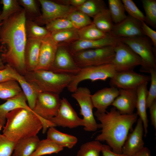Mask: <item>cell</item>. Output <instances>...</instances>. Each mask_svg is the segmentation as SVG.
<instances>
[{
  "label": "cell",
  "mask_w": 156,
  "mask_h": 156,
  "mask_svg": "<svg viewBox=\"0 0 156 156\" xmlns=\"http://www.w3.org/2000/svg\"><path fill=\"white\" fill-rule=\"evenodd\" d=\"M116 72L111 63L81 68L68 87V90L73 93L78 88L79 83L86 80L92 82L97 80L105 81L108 78L112 77Z\"/></svg>",
  "instance_id": "8"
},
{
  "label": "cell",
  "mask_w": 156,
  "mask_h": 156,
  "mask_svg": "<svg viewBox=\"0 0 156 156\" xmlns=\"http://www.w3.org/2000/svg\"><path fill=\"white\" fill-rule=\"evenodd\" d=\"M114 55V46L83 50L72 55L75 63L81 68L111 63Z\"/></svg>",
  "instance_id": "7"
},
{
  "label": "cell",
  "mask_w": 156,
  "mask_h": 156,
  "mask_svg": "<svg viewBox=\"0 0 156 156\" xmlns=\"http://www.w3.org/2000/svg\"><path fill=\"white\" fill-rule=\"evenodd\" d=\"M101 152L103 156H128L123 153L118 154L112 151L107 145L103 144Z\"/></svg>",
  "instance_id": "47"
},
{
  "label": "cell",
  "mask_w": 156,
  "mask_h": 156,
  "mask_svg": "<svg viewBox=\"0 0 156 156\" xmlns=\"http://www.w3.org/2000/svg\"><path fill=\"white\" fill-rule=\"evenodd\" d=\"M86 0H58L55 1L59 3L77 8L82 5Z\"/></svg>",
  "instance_id": "46"
},
{
  "label": "cell",
  "mask_w": 156,
  "mask_h": 156,
  "mask_svg": "<svg viewBox=\"0 0 156 156\" xmlns=\"http://www.w3.org/2000/svg\"><path fill=\"white\" fill-rule=\"evenodd\" d=\"M145 13L146 23L154 28L156 27V0H141Z\"/></svg>",
  "instance_id": "39"
},
{
  "label": "cell",
  "mask_w": 156,
  "mask_h": 156,
  "mask_svg": "<svg viewBox=\"0 0 156 156\" xmlns=\"http://www.w3.org/2000/svg\"><path fill=\"white\" fill-rule=\"evenodd\" d=\"M11 71L13 78L18 83L26 98L28 106L32 110L35 105L38 93L23 75L11 67Z\"/></svg>",
  "instance_id": "25"
},
{
  "label": "cell",
  "mask_w": 156,
  "mask_h": 156,
  "mask_svg": "<svg viewBox=\"0 0 156 156\" xmlns=\"http://www.w3.org/2000/svg\"><path fill=\"white\" fill-rule=\"evenodd\" d=\"M2 23L3 22L0 23V29ZM5 67V65L3 63L1 60L0 53V70L4 69Z\"/></svg>",
  "instance_id": "50"
},
{
  "label": "cell",
  "mask_w": 156,
  "mask_h": 156,
  "mask_svg": "<svg viewBox=\"0 0 156 156\" xmlns=\"http://www.w3.org/2000/svg\"><path fill=\"white\" fill-rule=\"evenodd\" d=\"M119 94L118 89L112 86L97 91L91 95L94 108L97 112H106L108 107L111 105Z\"/></svg>",
  "instance_id": "19"
},
{
  "label": "cell",
  "mask_w": 156,
  "mask_h": 156,
  "mask_svg": "<svg viewBox=\"0 0 156 156\" xmlns=\"http://www.w3.org/2000/svg\"><path fill=\"white\" fill-rule=\"evenodd\" d=\"M142 22L129 15L120 22L114 24L109 34L111 36L118 39L145 36L141 27Z\"/></svg>",
  "instance_id": "15"
},
{
  "label": "cell",
  "mask_w": 156,
  "mask_h": 156,
  "mask_svg": "<svg viewBox=\"0 0 156 156\" xmlns=\"http://www.w3.org/2000/svg\"><path fill=\"white\" fill-rule=\"evenodd\" d=\"M81 69L75 63L67 46L58 45L54 60L49 70L57 73L75 75Z\"/></svg>",
  "instance_id": "13"
},
{
  "label": "cell",
  "mask_w": 156,
  "mask_h": 156,
  "mask_svg": "<svg viewBox=\"0 0 156 156\" xmlns=\"http://www.w3.org/2000/svg\"><path fill=\"white\" fill-rule=\"evenodd\" d=\"M47 138L61 147H66L68 148L73 147L78 141L76 137L62 132L57 130L54 127L49 128Z\"/></svg>",
  "instance_id": "24"
},
{
  "label": "cell",
  "mask_w": 156,
  "mask_h": 156,
  "mask_svg": "<svg viewBox=\"0 0 156 156\" xmlns=\"http://www.w3.org/2000/svg\"><path fill=\"white\" fill-rule=\"evenodd\" d=\"M60 95L49 92L38 93L34 107L32 110L42 123V133L54 127L49 121L56 115L61 104Z\"/></svg>",
  "instance_id": "5"
},
{
  "label": "cell",
  "mask_w": 156,
  "mask_h": 156,
  "mask_svg": "<svg viewBox=\"0 0 156 156\" xmlns=\"http://www.w3.org/2000/svg\"><path fill=\"white\" fill-rule=\"evenodd\" d=\"M58 46L50 35L42 40L38 62L36 70H49L54 60Z\"/></svg>",
  "instance_id": "18"
},
{
  "label": "cell",
  "mask_w": 156,
  "mask_h": 156,
  "mask_svg": "<svg viewBox=\"0 0 156 156\" xmlns=\"http://www.w3.org/2000/svg\"><path fill=\"white\" fill-rule=\"evenodd\" d=\"M40 141L37 135L18 141L16 142L12 156H31Z\"/></svg>",
  "instance_id": "26"
},
{
  "label": "cell",
  "mask_w": 156,
  "mask_h": 156,
  "mask_svg": "<svg viewBox=\"0 0 156 156\" xmlns=\"http://www.w3.org/2000/svg\"><path fill=\"white\" fill-rule=\"evenodd\" d=\"M93 18L92 23L100 30L106 34L110 32L114 24L108 8L101 11Z\"/></svg>",
  "instance_id": "28"
},
{
  "label": "cell",
  "mask_w": 156,
  "mask_h": 156,
  "mask_svg": "<svg viewBox=\"0 0 156 156\" xmlns=\"http://www.w3.org/2000/svg\"><path fill=\"white\" fill-rule=\"evenodd\" d=\"M141 27L144 36H146L151 40L153 47L156 48V31L149 27L144 22H142Z\"/></svg>",
  "instance_id": "44"
},
{
  "label": "cell",
  "mask_w": 156,
  "mask_h": 156,
  "mask_svg": "<svg viewBox=\"0 0 156 156\" xmlns=\"http://www.w3.org/2000/svg\"><path fill=\"white\" fill-rule=\"evenodd\" d=\"M41 7V14L34 21L40 26L46 25L55 19L66 18L76 8L62 4L55 1L49 0H38Z\"/></svg>",
  "instance_id": "11"
},
{
  "label": "cell",
  "mask_w": 156,
  "mask_h": 156,
  "mask_svg": "<svg viewBox=\"0 0 156 156\" xmlns=\"http://www.w3.org/2000/svg\"><path fill=\"white\" fill-rule=\"evenodd\" d=\"M3 5L0 14V23L3 22L13 14L21 11L23 9L17 0H1Z\"/></svg>",
  "instance_id": "36"
},
{
  "label": "cell",
  "mask_w": 156,
  "mask_h": 156,
  "mask_svg": "<svg viewBox=\"0 0 156 156\" xmlns=\"http://www.w3.org/2000/svg\"><path fill=\"white\" fill-rule=\"evenodd\" d=\"M125 11L132 18L140 21H145V17L132 0H122Z\"/></svg>",
  "instance_id": "41"
},
{
  "label": "cell",
  "mask_w": 156,
  "mask_h": 156,
  "mask_svg": "<svg viewBox=\"0 0 156 156\" xmlns=\"http://www.w3.org/2000/svg\"><path fill=\"white\" fill-rule=\"evenodd\" d=\"M79 39L86 40H98L107 36L106 34L98 29L93 23L77 29Z\"/></svg>",
  "instance_id": "33"
},
{
  "label": "cell",
  "mask_w": 156,
  "mask_h": 156,
  "mask_svg": "<svg viewBox=\"0 0 156 156\" xmlns=\"http://www.w3.org/2000/svg\"><path fill=\"white\" fill-rule=\"evenodd\" d=\"M1 11L0 10V14H1Z\"/></svg>",
  "instance_id": "52"
},
{
  "label": "cell",
  "mask_w": 156,
  "mask_h": 156,
  "mask_svg": "<svg viewBox=\"0 0 156 156\" xmlns=\"http://www.w3.org/2000/svg\"><path fill=\"white\" fill-rule=\"evenodd\" d=\"M19 4L25 11L26 19L34 21L40 16L41 13L37 1L35 0H18Z\"/></svg>",
  "instance_id": "38"
},
{
  "label": "cell",
  "mask_w": 156,
  "mask_h": 156,
  "mask_svg": "<svg viewBox=\"0 0 156 156\" xmlns=\"http://www.w3.org/2000/svg\"><path fill=\"white\" fill-rule=\"evenodd\" d=\"M108 9L112 21L115 24L118 23L127 17L123 3L121 0H108Z\"/></svg>",
  "instance_id": "34"
},
{
  "label": "cell",
  "mask_w": 156,
  "mask_h": 156,
  "mask_svg": "<svg viewBox=\"0 0 156 156\" xmlns=\"http://www.w3.org/2000/svg\"><path fill=\"white\" fill-rule=\"evenodd\" d=\"M45 25V28L51 33L64 29L75 28L72 23L66 18L55 19Z\"/></svg>",
  "instance_id": "40"
},
{
  "label": "cell",
  "mask_w": 156,
  "mask_h": 156,
  "mask_svg": "<svg viewBox=\"0 0 156 156\" xmlns=\"http://www.w3.org/2000/svg\"><path fill=\"white\" fill-rule=\"evenodd\" d=\"M91 95L90 90L86 87H78L71 94L80 106V114L82 116L84 123L83 129L89 132L95 131L99 128V124L96 121L93 112L94 107Z\"/></svg>",
  "instance_id": "9"
},
{
  "label": "cell",
  "mask_w": 156,
  "mask_h": 156,
  "mask_svg": "<svg viewBox=\"0 0 156 156\" xmlns=\"http://www.w3.org/2000/svg\"><path fill=\"white\" fill-rule=\"evenodd\" d=\"M151 85L146 99V107L149 108L153 103L156 101V69H151Z\"/></svg>",
  "instance_id": "42"
},
{
  "label": "cell",
  "mask_w": 156,
  "mask_h": 156,
  "mask_svg": "<svg viewBox=\"0 0 156 156\" xmlns=\"http://www.w3.org/2000/svg\"><path fill=\"white\" fill-rule=\"evenodd\" d=\"M12 80L14 79L12 74L11 67L5 65V68L0 70V83Z\"/></svg>",
  "instance_id": "45"
},
{
  "label": "cell",
  "mask_w": 156,
  "mask_h": 156,
  "mask_svg": "<svg viewBox=\"0 0 156 156\" xmlns=\"http://www.w3.org/2000/svg\"><path fill=\"white\" fill-rule=\"evenodd\" d=\"M27 102L26 98L22 92L16 96L6 100L5 102L0 105V125L4 127L6 122V115L12 111L21 107L30 109Z\"/></svg>",
  "instance_id": "23"
},
{
  "label": "cell",
  "mask_w": 156,
  "mask_h": 156,
  "mask_svg": "<svg viewBox=\"0 0 156 156\" xmlns=\"http://www.w3.org/2000/svg\"><path fill=\"white\" fill-rule=\"evenodd\" d=\"M23 92L18 83L14 80L0 83V99L7 100Z\"/></svg>",
  "instance_id": "31"
},
{
  "label": "cell",
  "mask_w": 156,
  "mask_h": 156,
  "mask_svg": "<svg viewBox=\"0 0 156 156\" xmlns=\"http://www.w3.org/2000/svg\"><path fill=\"white\" fill-rule=\"evenodd\" d=\"M49 121L54 127L58 126L73 128L84 125L83 119L78 116L67 99L64 97L61 99V104L56 115Z\"/></svg>",
  "instance_id": "12"
},
{
  "label": "cell",
  "mask_w": 156,
  "mask_h": 156,
  "mask_svg": "<svg viewBox=\"0 0 156 156\" xmlns=\"http://www.w3.org/2000/svg\"><path fill=\"white\" fill-rule=\"evenodd\" d=\"M6 118L2 134L15 142L36 135L42 128L39 117L30 109L16 108L8 113Z\"/></svg>",
  "instance_id": "3"
},
{
  "label": "cell",
  "mask_w": 156,
  "mask_h": 156,
  "mask_svg": "<svg viewBox=\"0 0 156 156\" xmlns=\"http://www.w3.org/2000/svg\"><path fill=\"white\" fill-rule=\"evenodd\" d=\"M103 144L100 141L94 140L82 144L76 156H100Z\"/></svg>",
  "instance_id": "35"
},
{
  "label": "cell",
  "mask_w": 156,
  "mask_h": 156,
  "mask_svg": "<svg viewBox=\"0 0 156 156\" xmlns=\"http://www.w3.org/2000/svg\"><path fill=\"white\" fill-rule=\"evenodd\" d=\"M50 36L58 45L67 46L79 40L77 29H68L51 33Z\"/></svg>",
  "instance_id": "27"
},
{
  "label": "cell",
  "mask_w": 156,
  "mask_h": 156,
  "mask_svg": "<svg viewBox=\"0 0 156 156\" xmlns=\"http://www.w3.org/2000/svg\"><path fill=\"white\" fill-rule=\"evenodd\" d=\"M107 8L106 4L103 0H86L82 5L76 8L77 10L92 18Z\"/></svg>",
  "instance_id": "29"
},
{
  "label": "cell",
  "mask_w": 156,
  "mask_h": 156,
  "mask_svg": "<svg viewBox=\"0 0 156 156\" xmlns=\"http://www.w3.org/2000/svg\"><path fill=\"white\" fill-rule=\"evenodd\" d=\"M133 156H151V152L147 148L144 147Z\"/></svg>",
  "instance_id": "49"
},
{
  "label": "cell",
  "mask_w": 156,
  "mask_h": 156,
  "mask_svg": "<svg viewBox=\"0 0 156 156\" xmlns=\"http://www.w3.org/2000/svg\"><path fill=\"white\" fill-rule=\"evenodd\" d=\"M2 127H3L2 126L0 125V131L1 130Z\"/></svg>",
  "instance_id": "51"
},
{
  "label": "cell",
  "mask_w": 156,
  "mask_h": 156,
  "mask_svg": "<svg viewBox=\"0 0 156 156\" xmlns=\"http://www.w3.org/2000/svg\"><path fill=\"white\" fill-rule=\"evenodd\" d=\"M149 112L151 124L155 130L156 129V101H154L150 107Z\"/></svg>",
  "instance_id": "48"
},
{
  "label": "cell",
  "mask_w": 156,
  "mask_h": 156,
  "mask_svg": "<svg viewBox=\"0 0 156 156\" xmlns=\"http://www.w3.org/2000/svg\"><path fill=\"white\" fill-rule=\"evenodd\" d=\"M42 40L27 38L26 43L24 58L26 72L36 70L39 56Z\"/></svg>",
  "instance_id": "21"
},
{
  "label": "cell",
  "mask_w": 156,
  "mask_h": 156,
  "mask_svg": "<svg viewBox=\"0 0 156 156\" xmlns=\"http://www.w3.org/2000/svg\"><path fill=\"white\" fill-rule=\"evenodd\" d=\"M23 9L3 21L0 29V53L3 63L23 75L26 72L24 53L27 40Z\"/></svg>",
  "instance_id": "1"
},
{
  "label": "cell",
  "mask_w": 156,
  "mask_h": 156,
  "mask_svg": "<svg viewBox=\"0 0 156 156\" xmlns=\"http://www.w3.org/2000/svg\"><path fill=\"white\" fill-rule=\"evenodd\" d=\"M150 77L139 74L133 70L116 72L110 78L111 86L118 89H137L145 82H148Z\"/></svg>",
  "instance_id": "14"
},
{
  "label": "cell",
  "mask_w": 156,
  "mask_h": 156,
  "mask_svg": "<svg viewBox=\"0 0 156 156\" xmlns=\"http://www.w3.org/2000/svg\"><path fill=\"white\" fill-rule=\"evenodd\" d=\"M118 89L119 95L111 105L121 114H133L136 106L137 89Z\"/></svg>",
  "instance_id": "17"
},
{
  "label": "cell",
  "mask_w": 156,
  "mask_h": 156,
  "mask_svg": "<svg viewBox=\"0 0 156 156\" xmlns=\"http://www.w3.org/2000/svg\"><path fill=\"white\" fill-rule=\"evenodd\" d=\"M118 40L109 34L105 37L98 40H86L79 39L67 45L72 55L79 51L87 49L114 46Z\"/></svg>",
  "instance_id": "20"
},
{
  "label": "cell",
  "mask_w": 156,
  "mask_h": 156,
  "mask_svg": "<svg viewBox=\"0 0 156 156\" xmlns=\"http://www.w3.org/2000/svg\"><path fill=\"white\" fill-rule=\"evenodd\" d=\"M144 132L142 121L139 118L134 129L127 135L122 148V153L128 156H133L142 149L144 144L143 139Z\"/></svg>",
  "instance_id": "16"
},
{
  "label": "cell",
  "mask_w": 156,
  "mask_h": 156,
  "mask_svg": "<svg viewBox=\"0 0 156 156\" xmlns=\"http://www.w3.org/2000/svg\"><path fill=\"white\" fill-rule=\"evenodd\" d=\"M148 83L146 82L142 83L137 88L136 113L142 121L145 137L146 136L148 132V120L146 113V99L148 91L147 85Z\"/></svg>",
  "instance_id": "22"
},
{
  "label": "cell",
  "mask_w": 156,
  "mask_h": 156,
  "mask_svg": "<svg viewBox=\"0 0 156 156\" xmlns=\"http://www.w3.org/2000/svg\"><path fill=\"white\" fill-rule=\"evenodd\" d=\"M23 75L37 93L49 92L60 95L68 87L75 75L38 70L26 72Z\"/></svg>",
  "instance_id": "4"
},
{
  "label": "cell",
  "mask_w": 156,
  "mask_h": 156,
  "mask_svg": "<svg viewBox=\"0 0 156 156\" xmlns=\"http://www.w3.org/2000/svg\"><path fill=\"white\" fill-rule=\"evenodd\" d=\"M15 143L0 133V156H11Z\"/></svg>",
  "instance_id": "43"
},
{
  "label": "cell",
  "mask_w": 156,
  "mask_h": 156,
  "mask_svg": "<svg viewBox=\"0 0 156 156\" xmlns=\"http://www.w3.org/2000/svg\"><path fill=\"white\" fill-rule=\"evenodd\" d=\"M25 29L27 38L42 40L51 35V33L45 27H41L34 21L26 19Z\"/></svg>",
  "instance_id": "30"
},
{
  "label": "cell",
  "mask_w": 156,
  "mask_h": 156,
  "mask_svg": "<svg viewBox=\"0 0 156 156\" xmlns=\"http://www.w3.org/2000/svg\"><path fill=\"white\" fill-rule=\"evenodd\" d=\"M66 18L73 24L75 28L79 29L92 23L90 18L76 9L71 12Z\"/></svg>",
  "instance_id": "37"
},
{
  "label": "cell",
  "mask_w": 156,
  "mask_h": 156,
  "mask_svg": "<svg viewBox=\"0 0 156 156\" xmlns=\"http://www.w3.org/2000/svg\"><path fill=\"white\" fill-rule=\"evenodd\" d=\"M118 39L128 46L141 58L143 64L140 71L149 73L151 69H156V49L147 37L143 36Z\"/></svg>",
  "instance_id": "6"
},
{
  "label": "cell",
  "mask_w": 156,
  "mask_h": 156,
  "mask_svg": "<svg viewBox=\"0 0 156 156\" xmlns=\"http://www.w3.org/2000/svg\"><path fill=\"white\" fill-rule=\"evenodd\" d=\"M114 48L115 55L111 63L116 72L133 70L136 66L143 65L140 57L118 40L114 45Z\"/></svg>",
  "instance_id": "10"
},
{
  "label": "cell",
  "mask_w": 156,
  "mask_h": 156,
  "mask_svg": "<svg viewBox=\"0 0 156 156\" xmlns=\"http://www.w3.org/2000/svg\"><path fill=\"white\" fill-rule=\"evenodd\" d=\"M94 115L100 122L99 128L101 129V133L95 140L105 142L113 152L122 153V148L129 132L137 121V113L122 114L113 107L109 112H99L96 111Z\"/></svg>",
  "instance_id": "2"
},
{
  "label": "cell",
  "mask_w": 156,
  "mask_h": 156,
  "mask_svg": "<svg viewBox=\"0 0 156 156\" xmlns=\"http://www.w3.org/2000/svg\"><path fill=\"white\" fill-rule=\"evenodd\" d=\"M63 148L47 138L40 140L36 149L31 156H42L57 153L62 151Z\"/></svg>",
  "instance_id": "32"
}]
</instances>
